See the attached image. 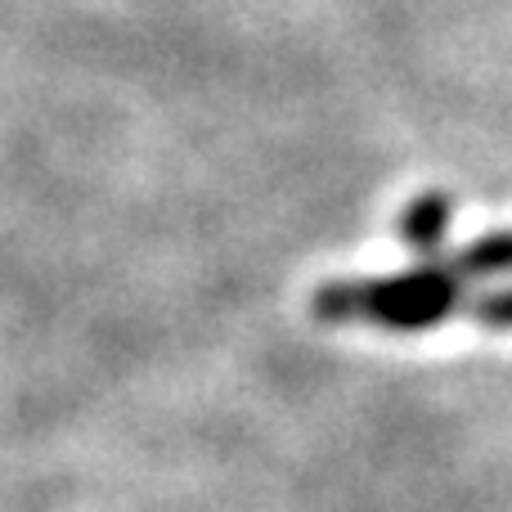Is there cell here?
I'll return each instance as SVG.
<instances>
[{
  "mask_svg": "<svg viewBox=\"0 0 512 512\" xmlns=\"http://www.w3.org/2000/svg\"><path fill=\"white\" fill-rule=\"evenodd\" d=\"M463 306V279L450 261H427L382 279H337L315 288L310 315L324 324H373L387 333H427Z\"/></svg>",
  "mask_w": 512,
  "mask_h": 512,
  "instance_id": "1",
  "label": "cell"
},
{
  "mask_svg": "<svg viewBox=\"0 0 512 512\" xmlns=\"http://www.w3.org/2000/svg\"><path fill=\"white\" fill-rule=\"evenodd\" d=\"M450 212H454V203L445 189H423L400 212V239H405V248H414L418 256H436L445 243V230H450Z\"/></svg>",
  "mask_w": 512,
  "mask_h": 512,
  "instance_id": "2",
  "label": "cell"
},
{
  "mask_svg": "<svg viewBox=\"0 0 512 512\" xmlns=\"http://www.w3.org/2000/svg\"><path fill=\"white\" fill-rule=\"evenodd\" d=\"M450 270L459 279H486V274H512V230H495L486 239L468 243L450 261Z\"/></svg>",
  "mask_w": 512,
  "mask_h": 512,
  "instance_id": "3",
  "label": "cell"
},
{
  "mask_svg": "<svg viewBox=\"0 0 512 512\" xmlns=\"http://www.w3.org/2000/svg\"><path fill=\"white\" fill-rule=\"evenodd\" d=\"M472 319H477L481 328H499V333H512V288L477 297V301H472Z\"/></svg>",
  "mask_w": 512,
  "mask_h": 512,
  "instance_id": "4",
  "label": "cell"
}]
</instances>
